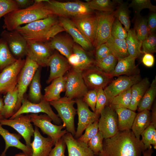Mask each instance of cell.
I'll return each instance as SVG.
<instances>
[{
  "label": "cell",
  "instance_id": "9f6ffc18",
  "mask_svg": "<svg viewBox=\"0 0 156 156\" xmlns=\"http://www.w3.org/2000/svg\"><path fill=\"white\" fill-rule=\"evenodd\" d=\"M155 59L153 55L150 53H144L142 58V62L146 67H151L154 64Z\"/></svg>",
  "mask_w": 156,
  "mask_h": 156
},
{
  "label": "cell",
  "instance_id": "6da1fadb",
  "mask_svg": "<svg viewBox=\"0 0 156 156\" xmlns=\"http://www.w3.org/2000/svg\"><path fill=\"white\" fill-rule=\"evenodd\" d=\"M144 145L131 130L119 131L113 136L104 139L102 151L98 156H142Z\"/></svg>",
  "mask_w": 156,
  "mask_h": 156
},
{
  "label": "cell",
  "instance_id": "d4e9b609",
  "mask_svg": "<svg viewBox=\"0 0 156 156\" xmlns=\"http://www.w3.org/2000/svg\"><path fill=\"white\" fill-rule=\"evenodd\" d=\"M49 40L48 43L51 48L57 50L67 59L73 53L74 41L68 37L57 35Z\"/></svg>",
  "mask_w": 156,
  "mask_h": 156
},
{
  "label": "cell",
  "instance_id": "7c38bea8",
  "mask_svg": "<svg viewBox=\"0 0 156 156\" xmlns=\"http://www.w3.org/2000/svg\"><path fill=\"white\" fill-rule=\"evenodd\" d=\"M53 51L48 42L27 41V56L39 66H48L49 61L54 52Z\"/></svg>",
  "mask_w": 156,
  "mask_h": 156
},
{
  "label": "cell",
  "instance_id": "7dc6e473",
  "mask_svg": "<svg viewBox=\"0 0 156 156\" xmlns=\"http://www.w3.org/2000/svg\"><path fill=\"white\" fill-rule=\"evenodd\" d=\"M98 120L95 121L88 127L85 130L84 133L77 139V140L87 144L88 141L96 134L99 131Z\"/></svg>",
  "mask_w": 156,
  "mask_h": 156
},
{
  "label": "cell",
  "instance_id": "2e32d148",
  "mask_svg": "<svg viewBox=\"0 0 156 156\" xmlns=\"http://www.w3.org/2000/svg\"><path fill=\"white\" fill-rule=\"evenodd\" d=\"M1 36L6 42L13 55L17 59L27 55V41L17 31H3Z\"/></svg>",
  "mask_w": 156,
  "mask_h": 156
},
{
  "label": "cell",
  "instance_id": "d6986e66",
  "mask_svg": "<svg viewBox=\"0 0 156 156\" xmlns=\"http://www.w3.org/2000/svg\"><path fill=\"white\" fill-rule=\"evenodd\" d=\"M93 46L97 25L96 14L85 15L70 19Z\"/></svg>",
  "mask_w": 156,
  "mask_h": 156
},
{
  "label": "cell",
  "instance_id": "cb8c5ba5",
  "mask_svg": "<svg viewBox=\"0 0 156 156\" xmlns=\"http://www.w3.org/2000/svg\"><path fill=\"white\" fill-rule=\"evenodd\" d=\"M2 126L0 123V135L5 141V147L0 156H5L7 151L10 147H15L21 150L28 156H31L32 151L31 148L28 147L20 141V135L10 132L8 130L3 128Z\"/></svg>",
  "mask_w": 156,
  "mask_h": 156
},
{
  "label": "cell",
  "instance_id": "91938a15",
  "mask_svg": "<svg viewBox=\"0 0 156 156\" xmlns=\"http://www.w3.org/2000/svg\"><path fill=\"white\" fill-rule=\"evenodd\" d=\"M156 128V103L154 102L153 106L152 115L151 116V123H150Z\"/></svg>",
  "mask_w": 156,
  "mask_h": 156
},
{
  "label": "cell",
  "instance_id": "f1b7e54d",
  "mask_svg": "<svg viewBox=\"0 0 156 156\" xmlns=\"http://www.w3.org/2000/svg\"><path fill=\"white\" fill-rule=\"evenodd\" d=\"M3 101L4 106L1 114L4 118H11L16 112L18 90L17 85L14 89L7 92Z\"/></svg>",
  "mask_w": 156,
  "mask_h": 156
},
{
  "label": "cell",
  "instance_id": "11a10c76",
  "mask_svg": "<svg viewBox=\"0 0 156 156\" xmlns=\"http://www.w3.org/2000/svg\"><path fill=\"white\" fill-rule=\"evenodd\" d=\"M147 25L149 34L155 33L156 29V13L152 12L147 19Z\"/></svg>",
  "mask_w": 156,
  "mask_h": 156
},
{
  "label": "cell",
  "instance_id": "f35d334b",
  "mask_svg": "<svg viewBox=\"0 0 156 156\" xmlns=\"http://www.w3.org/2000/svg\"><path fill=\"white\" fill-rule=\"evenodd\" d=\"M16 59L11 53L4 40L0 39V70L15 62Z\"/></svg>",
  "mask_w": 156,
  "mask_h": 156
},
{
  "label": "cell",
  "instance_id": "816d5d0a",
  "mask_svg": "<svg viewBox=\"0 0 156 156\" xmlns=\"http://www.w3.org/2000/svg\"><path fill=\"white\" fill-rule=\"evenodd\" d=\"M54 145L48 156H66L65 152L66 146L63 137L57 140Z\"/></svg>",
  "mask_w": 156,
  "mask_h": 156
},
{
  "label": "cell",
  "instance_id": "003e7915",
  "mask_svg": "<svg viewBox=\"0 0 156 156\" xmlns=\"http://www.w3.org/2000/svg\"><path fill=\"white\" fill-rule=\"evenodd\" d=\"M97 156V155H96V156Z\"/></svg>",
  "mask_w": 156,
  "mask_h": 156
},
{
  "label": "cell",
  "instance_id": "6125c7cd",
  "mask_svg": "<svg viewBox=\"0 0 156 156\" xmlns=\"http://www.w3.org/2000/svg\"><path fill=\"white\" fill-rule=\"evenodd\" d=\"M153 145L155 149L156 148V134L153 137L151 142V145Z\"/></svg>",
  "mask_w": 156,
  "mask_h": 156
},
{
  "label": "cell",
  "instance_id": "4316f807",
  "mask_svg": "<svg viewBox=\"0 0 156 156\" xmlns=\"http://www.w3.org/2000/svg\"><path fill=\"white\" fill-rule=\"evenodd\" d=\"M136 58L129 55L118 60L115 69L110 75L112 77L122 75L130 76L136 74L137 66L135 64Z\"/></svg>",
  "mask_w": 156,
  "mask_h": 156
},
{
  "label": "cell",
  "instance_id": "e575fe53",
  "mask_svg": "<svg viewBox=\"0 0 156 156\" xmlns=\"http://www.w3.org/2000/svg\"><path fill=\"white\" fill-rule=\"evenodd\" d=\"M73 53L78 56L79 65L76 69L82 72L83 71L95 66V60L85 51L81 46L77 44L74 43Z\"/></svg>",
  "mask_w": 156,
  "mask_h": 156
},
{
  "label": "cell",
  "instance_id": "f5cc1de1",
  "mask_svg": "<svg viewBox=\"0 0 156 156\" xmlns=\"http://www.w3.org/2000/svg\"><path fill=\"white\" fill-rule=\"evenodd\" d=\"M97 98V89L88 90L82 98L83 101L95 112Z\"/></svg>",
  "mask_w": 156,
  "mask_h": 156
},
{
  "label": "cell",
  "instance_id": "db71d44e",
  "mask_svg": "<svg viewBox=\"0 0 156 156\" xmlns=\"http://www.w3.org/2000/svg\"><path fill=\"white\" fill-rule=\"evenodd\" d=\"M95 49V62L99 61L112 54L110 49L105 43L101 44Z\"/></svg>",
  "mask_w": 156,
  "mask_h": 156
},
{
  "label": "cell",
  "instance_id": "1f68e13d",
  "mask_svg": "<svg viewBox=\"0 0 156 156\" xmlns=\"http://www.w3.org/2000/svg\"><path fill=\"white\" fill-rule=\"evenodd\" d=\"M41 69L40 67L36 70L29 85L28 97L29 101L38 103L43 99L40 84Z\"/></svg>",
  "mask_w": 156,
  "mask_h": 156
},
{
  "label": "cell",
  "instance_id": "e0dca14e",
  "mask_svg": "<svg viewBox=\"0 0 156 156\" xmlns=\"http://www.w3.org/2000/svg\"><path fill=\"white\" fill-rule=\"evenodd\" d=\"M75 100L77 105V114L78 120L77 130L74 137L77 139L82 134L88 127L99 120L100 115L91 111L82 98L75 99Z\"/></svg>",
  "mask_w": 156,
  "mask_h": 156
},
{
  "label": "cell",
  "instance_id": "ab89813d",
  "mask_svg": "<svg viewBox=\"0 0 156 156\" xmlns=\"http://www.w3.org/2000/svg\"><path fill=\"white\" fill-rule=\"evenodd\" d=\"M131 88L113 98L107 105L113 109L121 108H128L131 101Z\"/></svg>",
  "mask_w": 156,
  "mask_h": 156
},
{
  "label": "cell",
  "instance_id": "d6a6232c",
  "mask_svg": "<svg viewBox=\"0 0 156 156\" xmlns=\"http://www.w3.org/2000/svg\"><path fill=\"white\" fill-rule=\"evenodd\" d=\"M112 54L118 60L129 55L125 39H120L111 37L105 43Z\"/></svg>",
  "mask_w": 156,
  "mask_h": 156
},
{
  "label": "cell",
  "instance_id": "681fc988",
  "mask_svg": "<svg viewBox=\"0 0 156 156\" xmlns=\"http://www.w3.org/2000/svg\"><path fill=\"white\" fill-rule=\"evenodd\" d=\"M19 8L15 0H0V19L8 13Z\"/></svg>",
  "mask_w": 156,
  "mask_h": 156
},
{
  "label": "cell",
  "instance_id": "4fadbf2b",
  "mask_svg": "<svg viewBox=\"0 0 156 156\" xmlns=\"http://www.w3.org/2000/svg\"><path fill=\"white\" fill-rule=\"evenodd\" d=\"M25 61V60L22 58L17 59L0 73V94L6 93L16 87L18 75Z\"/></svg>",
  "mask_w": 156,
  "mask_h": 156
},
{
  "label": "cell",
  "instance_id": "e7e4bbea",
  "mask_svg": "<svg viewBox=\"0 0 156 156\" xmlns=\"http://www.w3.org/2000/svg\"><path fill=\"white\" fill-rule=\"evenodd\" d=\"M13 156H28L27 154L23 153H20L18 154H16Z\"/></svg>",
  "mask_w": 156,
  "mask_h": 156
},
{
  "label": "cell",
  "instance_id": "94428289",
  "mask_svg": "<svg viewBox=\"0 0 156 156\" xmlns=\"http://www.w3.org/2000/svg\"><path fill=\"white\" fill-rule=\"evenodd\" d=\"M153 152V151L152 148L144 150L142 154L143 156H152Z\"/></svg>",
  "mask_w": 156,
  "mask_h": 156
},
{
  "label": "cell",
  "instance_id": "44dd1931",
  "mask_svg": "<svg viewBox=\"0 0 156 156\" xmlns=\"http://www.w3.org/2000/svg\"><path fill=\"white\" fill-rule=\"evenodd\" d=\"M48 66L50 67V73L47 81L48 83L56 78L64 76L72 68L67 59L57 52H53Z\"/></svg>",
  "mask_w": 156,
  "mask_h": 156
},
{
  "label": "cell",
  "instance_id": "bcb514c9",
  "mask_svg": "<svg viewBox=\"0 0 156 156\" xmlns=\"http://www.w3.org/2000/svg\"><path fill=\"white\" fill-rule=\"evenodd\" d=\"M142 53H154L156 52V36L155 33L149 34L142 42Z\"/></svg>",
  "mask_w": 156,
  "mask_h": 156
},
{
  "label": "cell",
  "instance_id": "ee69618b",
  "mask_svg": "<svg viewBox=\"0 0 156 156\" xmlns=\"http://www.w3.org/2000/svg\"><path fill=\"white\" fill-rule=\"evenodd\" d=\"M104 139L102 133L99 130L96 134L88 142V147L95 155H97L102 151Z\"/></svg>",
  "mask_w": 156,
  "mask_h": 156
},
{
  "label": "cell",
  "instance_id": "52a82bcc",
  "mask_svg": "<svg viewBox=\"0 0 156 156\" xmlns=\"http://www.w3.org/2000/svg\"><path fill=\"white\" fill-rule=\"evenodd\" d=\"M82 72L72 68L66 77L65 96L71 99L82 98L88 91L83 78Z\"/></svg>",
  "mask_w": 156,
  "mask_h": 156
},
{
  "label": "cell",
  "instance_id": "03108f58",
  "mask_svg": "<svg viewBox=\"0 0 156 156\" xmlns=\"http://www.w3.org/2000/svg\"><path fill=\"white\" fill-rule=\"evenodd\" d=\"M3 118H4L0 114V119H2Z\"/></svg>",
  "mask_w": 156,
  "mask_h": 156
},
{
  "label": "cell",
  "instance_id": "603a6c76",
  "mask_svg": "<svg viewBox=\"0 0 156 156\" xmlns=\"http://www.w3.org/2000/svg\"><path fill=\"white\" fill-rule=\"evenodd\" d=\"M67 147L68 156H95L87 144L78 141L70 133L63 137Z\"/></svg>",
  "mask_w": 156,
  "mask_h": 156
},
{
  "label": "cell",
  "instance_id": "74e56055",
  "mask_svg": "<svg viewBox=\"0 0 156 156\" xmlns=\"http://www.w3.org/2000/svg\"><path fill=\"white\" fill-rule=\"evenodd\" d=\"M129 13L128 3L122 1L118 5L114 10L115 18L124 25L127 32L130 30L131 26Z\"/></svg>",
  "mask_w": 156,
  "mask_h": 156
},
{
  "label": "cell",
  "instance_id": "c3c4849f",
  "mask_svg": "<svg viewBox=\"0 0 156 156\" xmlns=\"http://www.w3.org/2000/svg\"><path fill=\"white\" fill-rule=\"evenodd\" d=\"M127 35V31L120 21L115 18L112 26V36L120 39H125Z\"/></svg>",
  "mask_w": 156,
  "mask_h": 156
},
{
  "label": "cell",
  "instance_id": "7a4b0ae2",
  "mask_svg": "<svg viewBox=\"0 0 156 156\" xmlns=\"http://www.w3.org/2000/svg\"><path fill=\"white\" fill-rule=\"evenodd\" d=\"M47 0H35L32 5L23 9H19L6 14L3 16L4 29L12 31L21 25L43 19L53 14L45 7Z\"/></svg>",
  "mask_w": 156,
  "mask_h": 156
},
{
  "label": "cell",
  "instance_id": "7402d4cb",
  "mask_svg": "<svg viewBox=\"0 0 156 156\" xmlns=\"http://www.w3.org/2000/svg\"><path fill=\"white\" fill-rule=\"evenodd\" d=\"M34 139L31 144V156H48L55 142L50 137H43L35 126Z\"/></svg>",
  "mask_w": 156,
  "mask_h": 156
},
{
  "label": "cell",
  "instance_id": "7bdbcfd3",
  "mask_svg": "<svg viewBox=\"0 0 156 156\" xmlns=\"http://www.w3.org/2000/svg\"><path fill=\"white\" fill-rule=\"evenodd\" d=\"M128 7L133 9L136 15L140 14V12L145 9H148L152 12L156 11V6L152 4L150 0H132Z\"/></svg>",
  "mask_w": 156,
  "mask_h": 156
},
{
  "label": "cell",
  "instance_id": "60d3db41",
  "mask_svg": "<svg viewBox=\"0 0 156 156\" xmlns=\"http://www.w3.org/2000/svg\"><path fill=\"white\" fill-rule=\"evenodd\" d=\"M134 29L138 39L142 42L149 35L147 19L140 14L135 15Z\"/></svg>",
  "mask_w": 156,
  "mask_h": 156
},
{
  "label": "cell",
  "instance_id": "b9f144b4",
  "mask_svg": "<svg viewBox=\"0 0 156 156\" xmlns=\"http://www.w3.org/2000/svg\"><path fill=\"white\" fill-rule=\"evenodd\" d=\"M117 62L118 59L111 54L95 62V66L103 72L110 74L114 70Z\"/></svg>",
  "mask_w": 156,
  "mask_h": 156
},
{
  "label": "cell",
  "instance_id": "f907efd6",
  "mask_svg": "<svg viewBox=\"0 0 156 156\" xmlns=\"http://www.w3.org/2000/svg\"><path fill=\"white\" fill-rule=\"evenodd\" d=\"M107 103V99L103 89H97V98L95 113L100 115L102 110L104 108Z\"/></svg>",
  "mask_w": 156,
  "mask_h": 156
},
{
  "label": "cell",
  "instance_id": "8992f818",
  "mask_svg": "<svg viewBox=\"0 0 156 156\" xmlns=\"http://www.w3.org/2000/svg\"><path fill=\"white\" fill-rule=\"evenodd\" d=\"M25 60V63L18 75L17 79L18 96L16 112L21 107L22 101L24 99V95L27 88L36 71L40 67L27 56Z\"/></svg>",
  "mask_w": 156,
  "mask_h": 156
},
{
  "label": "cell",
  "instance_id": "9a60e30c",
  "mask_svg": "<svg viewBox=\"0 0 156 156\" xmlns=\"http://www.w3.org/2000/svg\"><path fill=\"white\" fill-rule=\"evenodd\" d=\"M100 115L98 120V128L104 138H109L115 135L118 131V116L115 111L106 105Z\"/></svg>",
  "mask_w": 156,
  "mask_h": 156
},
{
  "label": "cell",
  "instance_id": "ac0fdd59",
  "mask_svg": "<svg viewBox=\"0 0 156 156\" xmlns=\"http://www.w3.org/2000/svg\"><path fill=\"white\" fill-rule=\"evenodd\" d=\"M83 78L87 88L91 89H104L111 81L112 77L95 66L83 71Z\"/></svg>",
  "mask_w": 156,
  "mask_h": 156
},
{
  "label": "cell",
  "instance_id": "ffe728a7",
  "mask_svg": "<svg viewBox=\"0 0 156 156\" xmlns=\"http://www.w3.org/2000/svg\"><path fill=\"white\" fill-rule=\"evenodd\" d=\"M58 23L71 36L74 41L85 51L92 50V44L70 19L59 17Z\"/></svg>",
  "mask_w": 156,
  "mask_h": 156
},
{
  "label": "cell",
  "instance_id": "30bf717a",
  "mask_svg": "<svg viewBox=\"0 0 156 156\" xmlns=\"http://www.w3.org/2000/svg\"><path fill=\"white\" fill-rule=\"evenodd\" d=\"M97 25L93 47L97 48L105 43L111 37V29L115 18L114 11L110 12H99L96 13Z\"/></svg>",
  "mask_w": 156,
  "mask_h": 156
},
{
  "label": "cell",
  "instance_id": "f546056e",
  "mask_svg": "<svg viewBox=\"0 0 156 156\" xmlns=\"http://www.w3.org/2000/svg\"><path fill=\"white\" fill-rule=\"evenodd\" d=\"M118 119L119 131L130 130L137 114L135 111L128 108H121L116 109Z\"/></svg>",
  "mask_w": 156,
  "mask_h": 156
},
{
  "label": "cell",
  "instance_id": "680465c9",
  "mask_svg": "<svg viewBox=\"0 0 156 156\" xmlns=\"http://www.w3.org/2000/svg\"><path fill=\"white\" fill-rule=\"evenodd\" d=\"M16 2L20 9L27 8L32 5L34 2V0H15Z\"/></svg>",
  "mask_w": 156,
  "mask_h": 156
},
{
  "label": "cell",
  "instance_id": "836d02e7",
  "mask_svg": "<svg viewBox=\"0 0 156 156\" xmlns=\"http://www.w3.org/2000/svg\"><path fill=\"white\" fill-rule=\"evenodd\" d=\"M156 95V76L153 80L143 96L139 102L137 107L138 111L140 112L149 110Z\"/></svg>",
  "mask_w": 156,
  "mask_h": 156
},
{
  "label": "cell",
  "instance_id": "be15d7a7",
  "mask_svg": "<svg viewBox=\"0 0 156 156\" xmlns=\"http://www.w3.org/2000/svg\"><path fill=\"white\" fill-rule=\"evenodd\" d=\"M4 106V102L3 99L0 97V114L2 112Z\"/></svg>",
  "mask_w": 156,
  "mask_h": 156
},
{
  "label": "cell",
  "instance_id": "8fae6325",
  "mask_svg": "<svg viewBox=\"0 0 156 156\" xmlns=\"http://www.w3.org/2000/svg\"><path fill=\"white\" fill-rule=\"evenodd\" d=\"M3 125H7L15 130L24 139L26 145L31 148V138L34 136V129L31 123L29 115H19L13 119H0Z\"/></svg>",
  "mask_w": 156,
  "mask_h": 156
},
{
  "label": "cell",
  "instance_id": "f6af8a7d",
  "mask_svg": "<svg viewBox=\"0 0 156 156\" xmlns=\"http://www.w3.org/2000/svg\"><path fill=\"white\" fill-rule=\"evenodd\" d=\"M156 129L150 124L141 134L142 138L141 140L144 145L145 150L152 148L151 142L154 135L156 134Z\"/></svg>",
  "mask_w": 156,
  "mask_h": 156
},
{
  "label": "cell",
  "instance_id": "ba28073f",
  "mask_svg": "<svg viewBox=\"0 0 156 156\" xmlns=\"http://www.w3.org/2000/svg\"><path fill=\"white\" fill-rule=\"evenodd\" d=\"M50 105L49 102L43 98L38 103H33L24 99L20 108L9 119H14L18 116L24 114H36L42 112L48 116L56 125H60L62 121L57 115L53 112Z\"/></svg>",
  "mask_w": 156,
  "mask_h": 156
},
{
  "label": "cell",
  "instance_id": "8d00e7d4",
  "mask_svg": "<svg viewBox=\"0 0 156 156\" xmlns=\"http://www.w3.org/2000/svg\"><path fill=\"white\" fill-rule=\"evenodd\" d=\"M86 3L91 10L100 12H110L114 11L117 6L122 1L110 0H87Z\"/></svg>",
  "mask_w": 156,
  "mask_h": 156
},
{
  "label": "cell",
  "instance_id": "9c48e42d",
  "mask_svg": "<svg viewBox=\"0 0 156 156\" xmlns=\"http://www.w3.org/2000/svg\"><path fill=\"white\" fill-rule=\"evenodd\" d=\"M29 116L31 122L55 143L68 132L66 129L62 130L65 128L62 125H55L52 123V119L46 114L38 115L31 114Z\"/></svg>",
  "mask_w": 156,
  "mask_h": 156
},
{
  "label": "cell",
  "instance_id": "3957f363",
  "mask_svg": "<svg viewBox=\"0 0 156 156\" xmlns=\"http://www.w3.org/2000/svg\"><path fill=\"white\" fill-rule=\"evenodd\" d=\"M58 23L57 16L51 14L45 18L19 26L15 30L27 41L45 42L54 37L52 27Z\"/></svg>",
  "mask_w": 156,
  "mask_h": 156
},
{
  "label": "cell",
  "instance_id": "277c9868",
  "mask_svg": "<svg viewBox=\"0 0 156 156\" xmlns=\"http://www.w3.org/2000/svg\"><path fill=\"white\" fill-rule=\"evenodd\" d=\"M46 8L57 16L71 19L94 13L87 3L80 1L60 2L47 0L44 1Z\"/></svg>",
  "mask_w": 156,
  "mask_h": 156
},
{
  "label": "cell",
  "instance_id": "6f0895ef",
  "mask_svg": "<svg viewBox=\"0 0 156 156\" xmlns=\"http://www.w3.org/2000/svg\"><path fill=\"white\" fill-rule=\"evenodd\" d=\"M67 59L72 68L76 69L79 65V60L77 56L73 53Z\"/></svg>",
  "mask_w": 156,
  "mask_h": 156
},
{
  "label": "cell",
  "instance_id": "484cf974",
  "mask_svg": "<svg viewBox=\"0 0 156 156\" xmlns=\"http://www.w3.org/2000/svg\"><path fill=\"white\" fill-rule=\"evenodd\" d=\"M66 77L64 76L54 79L44 88L43 98L49 102L60 99L61 93L66 91Z\"/></svg>",
  "mask_w": 156,
  "mask_h": 156
},
{
  "label": "cell",
  "instance_id": "d590c367",
  "mask_svg": "<svg viewBox=\"0 0 156 156\" xmlns=\"http://www.w3.org/2000/svg\"><path fill=\"white\" fill-rule=\"evenodd\" d=\"M125 40L129 55L136 58L139 57L142 53L141 50L142 42L138 39L134 29H130L127 32Z\"/></svg>",
  "mask_w": 156,
  "mask_h": 156
},
{
  "label": "cell",
  "instance_id": "5bb4252c",
  "mask_svg": "<svg viewBox=\"0 0 156 156\" xmlns=\"http://www.w3.org/2000/svg\"><path fill=\"white\" fill-rule=\"evenodd\" d=\"M141 79L140 76L136 74L130 76H119L116 79L111 81L103 89L107 99L106 105L113 98L131 88Z\"/></svg>",
  "mask_w": 156,
  "mask_h": 156
},
{
  "label": "cell",
  "instance_id": "83f0119b",
  "mask_svg": "<svg viewBox=\"0 0 156 156\" xmlns=\"http://www.w3.org/2000/svg\"><path fill=\"white\" fill-rule=\"evenodd\" d=\"M150 85L149 79L145 77L131 88V101L128 109L135 111L138 103Z\"/></svg>",
  "mask_w": 156,
  "mask_h": 156
},
{
  "label": "cell",
  "instance_id": "4dcf8cb0",
  "mask_svg": "<svg viewBox=\"0 0 156 156\" xmlns=\"http://www.w3.org/2000/svg\"><path fill=\"white\" fill-rule=\"evenodd\" d=\"M151 116L149 110H145L137 114L131 129L135 137L140 139L143 131L150 125Z\"/></svg>",
  "mask_w": 156,
  "mask_h": 156
},
{
  "label": "cell",
  "instance_id": "5b68a950",
  "mask_svg": "<svg viewBox=\"0 0 156 156\" xmlns=\"http://www.w3.org/2000/svg\"><path fill=\"white\" fill-rule=\"evenodd\" d=\"M49 103L57 112V115L63 122L62 125L67 132L74 136L76 133L74 119L77 114V109L74 107L75 100L64 96Z\"/></svg>",
  "mask_w": 156,
  "mask_h": 156
}]
</instances>
